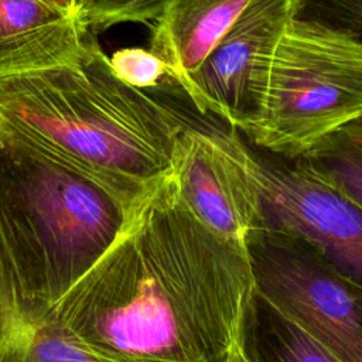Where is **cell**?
I'll return each instance as SVG.
<instances>
[{"instance_id":"obj_16","label":"cell","mask_w":362,"mask_h":362,"mask_svg":"<svg viewBox=\"0 0 362 362\" xmlns=\"http://www.w3.org/2000/svg\"><path fill=\"white\" fill-rule=\"evenodd\" d=\"M110 65L120 81L141 90L157 86L167 75L164 62L150 49L140 47L117 49L110 58Z\"/></svg>"},{"instance_id":"obj_13","label":"cell","mask_w":362,"mask_h":362,"mask_svg":"<svg viewBox=\"0 0 362 362\" xmlns=\"http://www.w3.org/2000/svg\"><path fill=\"white\" fill-rule=\"evenodd\" d=\"M260 303L266 313V346L272 362H344L298 324Z\"/></svg>"},{"instance_id":"obj_18","label":"cell","mask_w":362,"mask_h":362,"mask_svg":"<svg viewBox=\"0 0 362 362\" xmlns=\"http://www.w3.org/2000/svg\"><path fill=\"white\" fill-rule=\"evenodd\" d=\"M51 3L59 6L61 8L72 13V14H76V8H78V1L79 0H49Z\"/></svg>"},{"instance_id":"obj_6","label":"cell","mask_w":362,"mask_h":362,"mask_svg":"<svg viewBox=\"0 0 362 362\" xmlns=\"http://www.w3.org/2000/svg\"><path fill=\"white\" fill-rule=\"evenodd\" d=\"M247 144L260 199V228L304 240L362 290V208L303 157L287 158Z\"/></svg>"},{"instance_id":"obj_15","label":"cell","mask_w":362,"mask_h":362,"mask_svg":"<svg viewBox=\"0 0 362 362\" xmlns=\"http://www.w3.org/2000/svg\"><path fill=\"white\" fill-rule=\"evenodd\" d=\"M170 0H79L76 16L86 27L156 20Z\"/></svg>"},{"instance_id":"obj_10","label":"cell","mask_w":362,"mask_h":362,"mask_svg":"<svg viewBox=\"0 0 362 362\" xmlns=\"http://www.w3.org/2000/svg\"><path fill=\"white\" fill-rule=\"evenodd\" d=\"M250 0H170L156 18L150 51L181 89Z\"/></svg>"},{"instance_id":"obj_12","label":"cell","mask_w":362,"mask_h":362,"mask_svg":"<svg viewBox=\"0 0 362 362\" xmlns=\"http://www.w3.org/2000/svg\"><path fill=\"white\" fill-rule=\"evenodd\" d=\"M18 362H115L83 344L55 318L40 320L25 342Z\"/></svg>"},{"instance_id":"obj_5","label":"cell","mask_w":362,"mask_h":362,"mask_svg":"<svg viewBox=\"0 0 362 362\" xmlns=\"http://www.w3.org/2000/svg\"><path fill=\"white\" fill-rule=\"evenodd\" d=\"M256 297L344 362H362V290L304 240L259 228L247 242Z\"/></svg>"},{"instance_id":"obj_7","label":"cell","mask_w":362,"mask_h":362,"mask_svg":"<svg viewBox=\"0 0 362 362\" xmlns=\"http://www.w3.org/2000/svg\"><path fill=\"white\" fill-rule=\"evenodd\" d=\"M171 174L191 212L212 232L247 250L260 228V199L250 147L229 124L184 120Z\"/></svg>"},{"instance_id":"obj_4","label":"cell","mask_w":362,"mask_h":362,"mask_svg":"<svg viewBox=\"0 0 362 362\" xmlns=\"http://www.w3.org/2000/svg\"><path fill=\"white\" fill-rule=\"evenodd\" d=\"M362 117V45L311 21L290 18L279 42L264 110L245 139L287 157Z\"/></svg>"},{"instance_id":"obj_3","label":"cell","mask_w":362,"mask_h":362,"mask_svg":"<svg viewBox=\"0 0 362 362\" xmlns=\"http://www.w3.org/2000/svg\"><path fill=\"white\" fill-rule=\"evenodd\" d=\"M130 209L95 178L0 130V235L34 325L109 249Z\"/></svg>"},{"instance_id":"obj_8","label":"cell","mask_w":362,"mask_h":362,"mask_svg":"<svg viewBox=\"0 0 362 362\" xmlns=\"http://www.w3.org/2000/svg\"><path fill=\"white\" fill-rule=\"evenodd\" d=\"M291 0H250L182 90L204 116H216L243 136L262 119L279 42Z\"/></svg>"},{"instance_id":"obj_1","label":"cell","mask_w":362,"mask_h":362,"mask_svg":"<svg viewBox=\"0 0 362 362\" xmlns=\"http://www.w3.org/2000/svg\"><path fill=\"white\" fill-rule=\"evenodd\" d=\"M255 305L247 250L205 226L170 173L47 315L115 362H229Z\"/></svg>"},{"instance_id":"obj_11","label":"cell","mask_w":362,"mask_h":362,"mask_svg":"<svg viewBox=\"0 0 362 362\" xmlns=\"http://www.w3.org/2000/svg\"><path fill=\"white\" fill-rule=\"evenodd\" d=\"M300 157L362 208V117L329 133Z\"/></svg>"},{"instance_id":"obj_14","label":"cell","mask_w":362,"mask_h":362,"mask_svg":"<svg viewBox=\"0 0 362 362\" xmlns=\"http://www.w3.org/2000/svg\"><path fill=\"white\" fill-rule=\"evenodd\" d=\"M291 17L338 31L362 45V0H291Z\"/></svg>"},{"instance_id":"obj_9","label":"cell","mask_w":362,"mask_h":362,"mask_svg":"<svg viewBox=\"0 0 362 362\" xmlns=\"http://www.w3.org/2000/svg\"><path fill=\"white\" fill-rule=\"evenodd\" d=\"M90 35L49 0H0V78L78 64Z\"/></svg>"},{"instance_id":"obj_2","label":"cell","mask_w":362,"mask_h":362,"mask_svg":"<svg viewBox=\"0 0 362 362\" xmlns=\"http://www.w3.org/2000/svg\"><path fill=\"white\" fill-rule=\"evenodd\" d=\"M184 120L120 81L92 37L75 65L0 78V130L95 178L129 208L171 173Z\"/></svg>"},{"instance_id":"obj_17","label":"cell","mask_w":362,"mask_h":362,"mask_svg":"<svg viewBox=\"0 0 362 362\" xmlns=\"http://www.w3.org/2000/svg\"><path fill=\"white\" fill-rule=\"evenodd\" d=\"M229 362H256V361L249 355V352H247V349H246V345H245V346H240V348L232 355V358H230Z\"/></svg>"}]
</instances>
